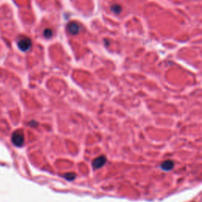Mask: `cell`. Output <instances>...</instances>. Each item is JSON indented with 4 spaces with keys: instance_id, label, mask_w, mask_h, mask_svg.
<instances>
[{
    "instance_id": "cell-1",
    "label": "cell",
    "mask_w": 202,
    "mask_h": 202,
    "mask_svg": "<svg viewBox=\"0 0 202 202\" xmlns=\"http://www.w3.org/2000/svg\"><path fill=\"white\" fill-rule=\"evenodd\" d=\"M11 141L15 146L22 147L24 144V142H25V135H24L23 131L22 129L15 130L12 134Z\"/></svg>"
},
{
    "instance_id": "cell-2",
    "label": "cell",
    "mask_w": 202,
    "mask_h": 202,
    "mask_svg": "<svg viewBox=\"0 0 202 202\" xmlns=\"http://www.w3.org/2000/svg\"><path fill=\"white\" fill-rule=\"evenodd\" d=\"M18 46L19 49L22 50V52H27L32 47V41L29 38H22L18 42Z\"/></svg>"
},
{
    "instance_id": "cell-3",
    "label": "cell",
    "mask_w": 202,
    "mask_h": 202,
    "mask_svg": "<svg viewBox=\"0 0 202 202\" xmlns=\"http://www.w3.org/2000/svg\"><path fill=\"white\" fill-rule=\"evenodd\" d=\"M80 29H81L80 25L74 22H70L67 25V30L72 35H77V34H78L80 32Z\"/></svg>"
},
{
    "instance_id": "cell-4",
    "label": "cell",
    "mask_w": 202,
    "mask_h": 202,
    "mask_svg": "<svg viewBox=\"0 0 202 202\" xmlns=\"http://www.w3.org/2000/svg\"><path fill=\"white\" fill-rule=\"evenodd\" d=\"M106 161L107 159L105 156H99V157L96 158V159L93 161V167H94L95 169H99V168L102 167L106 164Z\"/></svg>"
},
{
    "instance_id": "cell-5",
    "label": "cell",
    "mask_w": 202,
    "mask_h": 202,
    "mask_svg": "<svg viewBox=\"0 0 202 202\" xmlns=\"http://www.w3.org/2000/svg\"><path fill=\"white\" fill-rule=\"evenodd\" d=\"M160 167L164 171H170L174 167V162L171 160H166L161 164Z\"/></svg>"
},
{
    "instance_id": "cell-6",
    "label": "cell",
    "mask_w": 202,
    "mask_h": 202,
    "mask_svg": "<svg viewBox=\"0 0 202 202\" xmlns=\"http://www.w3.org/2000/svg\"><path fill=\"white\" fill-rule=\"evenodd\" d=\"M111 10L115 13H119L122 10L121 6L117 5V4H116V5L112 6V7H111Z\"/></svg>"
},
{
    "instance_id": "cell-7",
    "label": "cell",
    "mask_w": 202,
    "mask_h": 202,
    "mask_svg": "<svg viewBox=\"0 0 202 202\" xmlns=\"http://www.w3.org/2000/svg\"><path fill=\"white\" fill-rule=\"evenodd\" d=\"M43 36H44L46 38H50L52 37V30L50 29V28H47L43 31Z\"/></svg>"
},
{
    "instance_id": "cell-8",
    "label": "cell",
    "mask_w": 202,
    "mask_h": 202,
    "mask_svg": "<svg viewBox=\"0 0 202 202\" xmlns=\"http://www.w3.org/2000/svg\"><path fill=\"white\" fill-rule=\"evenodd\" d=\"M64 177L66 178L67 180H73L75 178V174H73V173H67L66 174H65Z\"/></svg>"
}]
</instances>
